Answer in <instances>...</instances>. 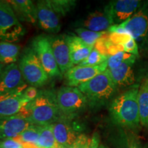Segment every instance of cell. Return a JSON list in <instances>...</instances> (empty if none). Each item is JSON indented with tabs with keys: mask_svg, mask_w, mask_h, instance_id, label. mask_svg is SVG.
<instances>
[{
	"mask_svg": "<svg viewBox=\"0 0 148 148\" xmlns=\"http://www.w3.org/2000/svg\"><path fill=\"white\" fill-rule=\"evenodd\" d=\"M60 110L56 94L51 90H40L36 97L23 108L19 114L38 126L53 124L60 119Z\"/></svg>",
	"mask_w": 148,
	"mask_h": 148,
	"instance_id": "1",
	"label": "cell"
},
{
	"mask_svg": "<svg viewBox=\"0 0 148 148\" xmlns=\"http://www.w3.org/2000/svg\"><path fill=\"white\" fill-rule=\"evenodd\" d=\"M138 86L123 92L112 100L109 106L111 119L120 126L136 128L140 124Z\"/></svg>",
	"mask_w": 148,
	"mask_h": 148,
	"instance_id": "2",
	"label": "cell"
},
{
	"mask_svg": "<svg viewBox=\"0 0 148 148\" xmlns=\"http://www.w3.org/2000/svg\"><path fill=\"white\" fill-rule=\"evenodd\" d=\"M92 105L102 104L113 96L117 87L111 78L108 69L77 86Z\"/></svg>",
	"mask_w": 148,
	"mask_h": 148,
	"instance_id": "3",
	"label": "cell"
},
{
	"mask_svg": "<svg viewBox=\"0 0 148 148\" xmlns=\"http://www.w3.org/2000/svg\"><path fill=\"white\" fill-rule=\"evenodd\" d=\"M18 67L25 82L31 86L40 87L49 79V75L32 49H27L24 51L19 60Z\"/></svg>",
	"mask_w": 148,
	"mask_h": 148,
	"instance_id": "4",
	"label": "cell"
},
{
	"mask_svg": "<svg viewBox=\"0 0 148 148\" xmlns=\"http://www.w3.org/2000/svg\"><path fill=\"white\" fill-rule=\"evenodd\" d=\"M26 33L8 1H0V39L2 41L18 40Z\"/></svg>",
	"mask_w": 148,
	"mask_h": 148,
	"instance_id": "5",
	"label": "cell"
},
{
	"mask_svg": "<svg viewBox=\"0 0 148 148\" xmlns=\"http://www.w3.org/2000/svg\"><path fill=\"white\" fill-rule=\"evenodd\" d=\"M110 33H127L135 40H140L148 36V10L143 8L128 20L108 29Z\"/></svg>",
	"mask_w": 148,
	"mask_h": 148,
	"instance_id": "6",
	"label": "cell"
},
{
	"mask_svg": "<svg viewBox=\"0 0 148 148\" xmlns=\"http://www.w3.org/2000/svg\"><path fill=\"white\" fill-rule=\"evenodd\" d=\"M32 49L49 77L62 76L53 55L49 36L39 35L35 37L32 42Z\"/></svg>",
	"mask_w": 148,
	"mask_h": 148,
	"instance_id": "7",
	"label": "cell"
},
{
	"mask_svg": "<svg viewBox=\"0 0 148 148\" xmlns=\"http://www.w3.org/2000/svg\"><path fill=\"white\" fill-rule=\"evenodd\" d=\"M56 99L60 112L71 114L84 109L88 103L86 96L77 87L62 86L56 93Z\"/></svg>",
	"mask_w": 148,
	"mask_h": 148,
	"instance_id": "8",
	"label": "cell"
},
{
	"mask_svg": "<svg viewBox=\"0 0 148 148\" xmlns=\"http://www.w3.org/2000/svg\"><path fill=\"white\" fill-rule=\"evenodd\" d=\"M141 3V1L138 0H115L110 1L103 10L110 18L113 25H117L138 12Z\"/></svg>",
	"mask_w": 148,
	"mask_h": 148,
	"instance_id": "9",
	"label": "cell"
},
{
	"mask_svg": "<svg viewBox=\"0 0 148 148\" xmlns=\"http://www.w3.org/2000/svg\"><path fill=\"white\" fill-rule=\"evenodd\" d=\"M18 64H10L5 66L0 77V95L13 92H23L27 88Z\"/></svg>",
	"mask_w": 148,
	"mask_h": 148,
	"instance_id": "10",
	"label": "cell"
},
{
	"mask_svg": "<svg viewBox=\"0 0 148 148\" xmlns=\"http://www.w3.org/2000/svg\"><path fill=\"white\" fill-rule=\"evenodd\" d=\"M36 21L39 26L49 33H58L60 30V16L55 12L49 0L38 1L36 4Z\"/></svg>",
	"mask_w": 148,
	"mask_h": 148,
	"instance_id": "11",
	"label": "cell"
},
{
	"mask_svg": "<svg viewBox=\"0 0 148 148\" xmlns=\"http://www.w3.org/2000/svg\"><path fill=\"white\" fill-rule=\"evenodd\" d=\"M107 69V61L97 66L76 65L71 68L64 75L68 86L77 87L79 85L90 80Z\"/></svg>",
	"mask_w": 148,
	"mask_h": 148,
	"instance_id": "12",
	"label": "cell"
},
{
	"mask_svg": "<svg viewBox=\"0 0 148 148\" xmlns=\"http://www.w3.org/2000/svg\"><path fill=\"white\" fill-rule=\"evenodd\" d=\"M33 124L29 119L20 115L0 118V140L14 138Z\"/></svg>",
	"mask_w": 148,
	"mask_h": 148,
	"instance_id": "13",
	"label": "cell"
},
{
	"mask_svg": "<svg viewBox=\"0 0 148 148\" xmlns=\"http://www.w3.org/2000/svg\"><path fill=\"white\" fill-rule=\"evenodd\" d=\"M24 92V91H23ZM23 92H13L0 95V118H6L19 114L29 102Z\"/></svg>",
	"mask_w": 148,
	"mask_h": 148,
	"instance_id": "14",
	"label": "cell"
},
{
	"mask_svg": "<svg viewBox=\"0 0 148 148\" xmlns=\"http://www.w3.org/2000/svg\"><path fill=\"white\" fill-rule=\"evenodd\" d=\"M49 40L57 64L62 75H64L74 66L71 60L69 48L66 42L65 35L49 37Z\"/></svg>",
	"mask_w": 148,
	"mask_h": 148,
	"instance_id": "15",
	"label": "cell"
},
{
	"mask_svg": "<svg viewBox=\"0 0 148 148\" xmlns=\"http://www.w3.org/2000/svg\"><path fill=\"white\" fill-rule=\"evenodd\" d=\"M56 141L62 148H69L75 141L77 136L69 121L59 119L52 124Z\"/></svg>",
	"mask_w": 148,
	"mask_h": 148,
	"instance_id": "16",
	"label": "cell"
},
{
	"mask_svg": "<svg viewBox=\"0 0 148 148\" xmlns=\"http://www.w3.org/2000/svg\"><path fill=\"white\" fill-rule=\"evenodd\" d=\"M65 38L69 48L70 56L73 65H78L89 56L94 47L84 43L77 36L65 35Z\"/></svg>",
	"mask_w": 148,
	"mask_h": 148,
	"instance_id": "17",
	"label": "cell"
},
{
	"mask_svg": "<svg viewBox=\"0 0 148 148\" xmlns=\"http://www.w3.org/2000/svg\"><path fill=\"white\" fill-rule=\"evenodd\" d=\"M85 29L93 32H107L113 25L110 18L104 10H96L90 13L81 23Z\"/></svg>",
	"mask_w": 148,
	"mask_h": 148,
	"instance_id": "18",
	"label": "cell"
},
{
	"mask_svg": "<svg viewBox=\"0 0 148 148\" xmlns=\"http://www.w3.org/2000/svg\"><path fill=\"white\" fill-rule=\"evenodd\" d=\"M134 63L131 62H124L118 67L108 69L116 87H126L134 82V73L132 69Z\"/></svg>",
	"mask_w": 148,
	"mask_h": 148,
	"instance_id": "19",
	"label": "cell"
},
{
	"mask_svg": "<svg viewBox=\"0 0 148 148\" xmlns=\"http://www.w3.org/2000/svg\"><path fill=\"white\" fill-rule=\"evenodd\" d=\"M10 3L18 19L30 23H36V5L30 0H11Z\"/></svg>",
	"mask_w": 148,
	"mask_h": 148,
	"instance_id": "20",
	"label": "cell"
},
{
	"mask_svg": "<svg viewBox=\"0 0 148 148\" xmlns=\"http://www.w3.org/2000/svg\"><path fill=\"white\" fill-rule=\"evenodd\" d=\"M20 46L12 42L0 41V62L4 65L15 63L19 55Z\"/></svg>",
	"mask_w": 148,
	"mask_h": 148,
	"instance_id": "21",
	"label": "cell"
},
{
	"mask_svg": "<svg viewBox=\"0 0 148 148\" xmlns=\"http://www.w3.org/2000/svg\"><path fill=\"white\" fill-rule=\"evenodd\" d=\"M138 103L140 123L148 128V80L138 90Z\"/></svg>",
	"mask_w": 148,
	"mask_h": 148,
	"instance_id": "22",
	"label": "cell"
},
{
	"mask_svg": "<svg viewBox=\"0 0 148 148\" xmlns=\"http://www.w3.org/2000/svg\"><path fill=\"white\" fill-rule=\"evenodd\" d=\"M94 48L107 57L115 54L120 51H123V46L115 45L111 41L109 38L108 31L97 40L95 45H94Z\"/></svg>",
	"mask_w": 148,
	"mask_h": 148,
	"instance_id": "23",
	"label": "cell"
},
{
	"mask_svg": "<svg viewBox=\"0 0 148 148\" xmlns=\"http://www.w3.org/2000/svg\"><path fill=\"white\" fill-rule=\"evenodd\" d=\"M36 145L42 148H62L56 141L53 132L52 124L41 127L39 138Z\"/></svg>",
	"mask_w": 148,
	"mask_h": 148,
	"instance_id": "24",
	"label": "cell"
},
{
	"mask_svg": "<svg viewBox=\"0 0 148 148\" xmlns=\"http://www.w3.org/2000/svg\"><path fill=\"white\" fill-rule=\"evenodd\" d=\"M42 126L32 125L28 128L22 132L21 134L12 139L16 140L20 143H31L36 144L40 136Z\"/></svg>",
	"mask_w": 148,
	"mask_h": 148,
	"instance_id": "25",
	"label": "cell"
},
{
	"mask_svg": "<svg viewBox=\"0 0 148 148\" xmlns=\"http://www.w3.org/2000/svg\"><path fill=\"white\" fill-rule=\"evenodd\" d=\"M74 32L84 43H86L88 46H91V47H94L97 40L106 32H93V31L85 29L84 27H78V28L75 29Z\"/></svg>",
	"mask_w": 148,
	"mask_h": 148,
	"instance_id": "26",
	"label": "cell"
},
{
	"mask_svg": "<svg viewBox=\"0 0 148 148\" xmlns=\"http://www.w3.org/2000/svg\"><path fill=\"white\" fill-rule=\"evenodd\" d=\"M136 59V56L131 53H126L125 51H120L108 57V59H107L108 69H114L124 62H134Z\"/></svg>",
	"mask_w": 148,
	"mask_h": 148,
	"instance_id": "27",
	"label": "cell"
},
{
	"mask_svg": "<svg viewBox=\"0 0 148 148\" xmlns=\"http://www.w3.org/2000/svg\"><path fill=\"white\" fill-rule=\"evenodd\" d=\"M53 10L59 16H64L74 8L76 1L72 0H49Z\"/></svg>",
	"mask_w": 148,
	"mask_h": 148,
	"instance_id": "28",
	"label": "cell"
},
{
	"mask_svg": "<svg viewBox=\"0 0 148 148\" xmlns=\"http://www.w3.org/2000/svg\"><path fill=\"white\" fill-rule=\"evenodd\" d=\"M108 57L103 55L97 49L93 48L88 56L78 65L80 66H97L106 62Z\"/></svg>",
	"mask_w": 148,
	"mask_h": 148,
	"instance_id": "29",
	"label": "cell"
},
{
	"mask_svg": "<svg viewBox=\"0 0 148 148\" xmlns=\"http://www.w3.org/2000/svg\"><path fill=\"white\" fill-rule=\"evenodd\" d=\"M109 38H110L111 41L115 45H123L132 37H131L130 35L127 34V33L109 32Z\"/></svg>",
	"mask_w": 148,
	"mask_h": 148,
	"instance_id": "30",
	"label": "cell"
},
{
	"mask_svg": "<svg viewBox=\"0 0 148 148\" xmlns=\"http://www.w3.org/2000/svg\"><path fill=\"white\" fill-rule=\"evenodd\" d=\"M123 48V51L126 53H131V54L138 56V47L137 42L133 38H131L128 41L125 42L124 45H122Z\"/></svg>",
	"mask_w": 148,
	"mask_h": 148,
	"instance_id": "31",
	"label": "cell"
},
{
	"mask_svg": "<svg viewBox=\"0 0 148 148\" xmlns=\"http://www.w3.org/2000/svg\"><path fill=\"white\" fill-rule=\"evenodd\" d=\"M90 138L85 134H79L74 142V143L69 148H86L90 143Z\"/></svg>",
	"mask_w": 148,
	"mask_h": 148,
	"instance_id": "32",
	"label": "cell"
},
{
	"mask_svg": "<svg viewBox=\"0 0 148 148\" xmlns=\"http://www.w3.org/2000/svg\"><path fill=\"white\" fill-rule=\"evenodd\" d=\"M0 148H23L21 143L12 138L0 140Z\"/></svg>",
	"mask_w": 148,
	"mask_h": 148,
	"instance_id": "33",
	"label": "cell"
},
{
	"mask_svg": "<svg viewBox=\"0 0 148 148\" xmlns=\"http://www.w3.org/2000/svg\"><path fill=\"white\" fill-rule=\"evenodd\" d=\"M38 91L39 90H38L37 88L34 87V86H29V87H27L26 89L24 90L23 95L27 99L31 101L36 97Z\"/></svg>",
	"mask_w": 148,
	"mask_h": 148,
	"instance_id": "34",
	"label": "cell"
},
{
	"mask_svg": "<svg viewBox=\"0 0 148 148\" xmlns=\"http://www.w3.org/2000/svg\"><path fill=\"white\" fill-rule=\"evenodd\" d=\"M100 138L97 132H95L92 135V138H90V143L86 148H98L99 146Z\"/></svg>",
	"mask_w": 148,
	"mask_h": 148,
	"instance_id": "35",
	"label": "cell"
},
{
	"mask_svg": "<svg viewBox=\"0 0 148 148\" xmlns=\"http://www.w3.org/2000/svg\"><path fill=\"white\" fill-rule=\"evenodd\" d=\"M23 148H42L38 147V145H36L34 143H22Z\"/></svg>",
	"mask_w": 148,
	"mask_h": 148,
	"instance_id": "36",
	"label": "cell"
},
{
	"mask_svg": "<svg viewBox=\"0 0 148 148\" xmlns=\"http://www.w3.org/2000/svg\"><path fill=\"white\" fill-rule=\"evenodd\" d=\"M130 148H144L141 145H140L139 143H136V142H133L131 143V145H130Z\"/></svg>",
	"mask_w": 148,
	"mask_h": 148,
	"instance_id": "37",
	"label": "cell"
},
{
	"mask_svg": "<svg viewBox=\"0 0 148 148\" xmlns=\"http://www.w3.org/2000/svg\"><path fill=\"white\" fill-rule=\"evenodd\" d=\"M5 66L4 65V64H1V62H0V77H1V74H2V72H3V69H4Z\"/></svg>",
	"mask_w": 148,
	"mask_h": 148,
	"instance_id": "38",
	"label": "cell"
},
{
	"mask_svg": "<svg viewBox=\"0 0 148 148\" xmlns=\"http://www.w3.org/2000/svg\"><path fill=\"white\" fill-rule=\"evenodd\" d=\"M98 148H108L106 147V146H105V145H100L99 146V147Z\"/></svg>",
	"mask_w": 148,
	"mask_h": 148,
	"instance_id": "39",
	"label": "cell"
}]
</instances>
